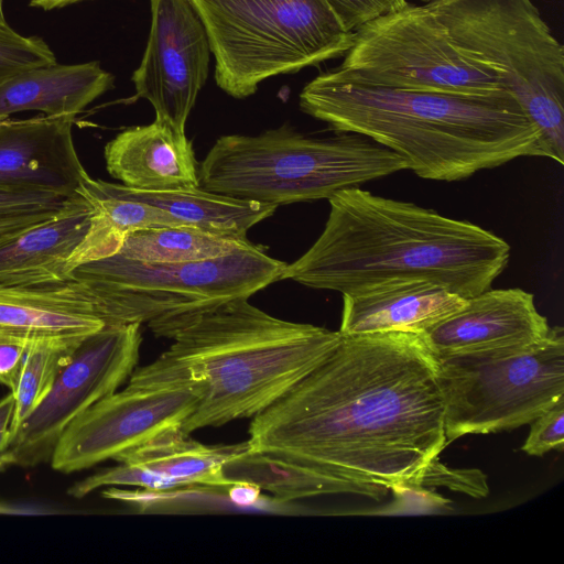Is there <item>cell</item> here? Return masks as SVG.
Masks as SVG:
<instances>
[{
    "label": "cell",
    "instance_id": "cell-8",
    "mask_svg": "<svg viewBox=\"0 0 564 564\" xmlns=\"http://www.w3.org/2000/svg\"><path fill=\"white\" fill-rule=\"evenodd\" d=\"M286 263L253 243L191 262H141L113 254L78 265L106 325L154 324L246 297L282 280Z\"/></svg>",
    "mask_w": 564,
    "mask_h": 564
},
{
    "label": "cell",
    "instance_id": "cell-30",
    "mask_svg": "<svg viewBox=\"0 0 564 564\" xmlns=\"http://www.w3.org/2000/svg\"><path fill=\"white\" fill-rule=\"evenodd\" d=\"M55 206L54 197L48 194L0 193V219L52 212Z\"/></svg>",
    "mask_w": 564,
    "mask_h": 564
},
{
    "label": "cell",
    "instance_id": "cell-15",
    "mask_svg": "<svg viewBox=\"0 0 564 564\" xmlns=\"http://www.w3.org/2000/svg\"><path fill=\"white\" fill-rule=\"evenodd\" d=\"M551 326L519 288L488 289L422 334L436 356L518 350L543 341Z\"/></svg>",
    "mask_w": 564,
    "mask_h": 564
},
{
    "label": "cell",
    "instance_id": "cell-9",
    "mask_svg": "<svg viewBox=\"0 0 564 564\" xmlns=\"http://www.w3.org/2000/svg\"><path fill=\"white\" fill-rule=\"evenodd\" d=\"M446 446L468 434L514 430L564 398V330L524 349L436 356Z\"/></svg>",
    "mask_w": 564,
    "mask_h": 564
},
{
    "label": "cell",
    "instance_id": "cell-5",
    "mask_svg": "<svg viewBox=\"0 0 564 564\" xmlns=\"http://www.w3.org/2000/svg\"><path fill=\"white\" fill-rule=\"evenodd\" d=\"M402 170H408L404 159L366 137H312L282 126L218 138L198 165V183L205 191L279 207L328 199Z\"/></svg>",
    "mask_w": 564,
    "mask_h": 564
},
{
    "label": "cell",
    "instance_id": "cell-33",
    "mask_svg": "<svg viewBox=\"0 0 564 564\" xmlns=\"http://www.w3.org/2000/svg\"><path fill=\"white\" fill-rule=\"evenodd\" d=\"M260 488L249 482H236L229 487L230 499L238 505H251L259 498Z\"/></svg>",
    "mask_w": 564,
    "mask_h": 564
},
{
    "label": "cell",
    "instance_id": "cell-16",
    "mask_svg": "<svg viewBox=\"0 0 564 564\" xmlns=\"http://www.w3.org/2000/svg\"><path fill=\"white\" fill-rule=\"evenodd\" d=\"M82 279L40 286H0V343L84 337L105 326Z\"/></svg>",
    "mask_w": 564,
    "mask_h": 564
},
{
    "label": "cell",
    "instance_id": "cell-18",
    "mask_svg": "<svg viewBox=\"0 0 564 564\" xmlns=\"http://www.w3.org/2000/svg\"><path fill=\"white\" fill-rule=\"evenodd\" d=\"M467 299L426 280H393L343 294L341 335L423 334L462 310Z\"/></svg>",
    "mask_w": 564,
    "mask_h": 564
},
{
    "label": "cell",
    "instance_id": "cell-31",
    "mask_svg": "<svg viewBox=\"0 0 564 564\" xmlns=\"http://www.w3.org/2000/svg\"><path fill=\"white\" fill-rule=\"evenodd\" d=\"M30 341L0 343V384L15 390L23 359Z\"/></svg>",
    "mask_w": 564,
    "mask_h": 564
},
{
    "label": "cell",
    "instance_id": "cell-13",
    "mask_svg": "<svg viewBox=\"0 0 564 564\" xmlns=\"http://www.w3.org/2000/svg\"><path fill=\"white\" fill-rule=\"evenodd\" d=\"M147 46L132 83L155 118L185 132L187 118L208 77L210 45L191 0H150Z\"/></svg>",
    "mask_w": 564,
    "mask_h": 564
},
{
    "label": "cell",
    "instance_id": "cell-21",
    "mask_svg": "<svg viewBox=\"0 0 564 564\" xmlns=\"http://www.w3.org/2000/svg\"><path fill=\"white\" fill-rule=\"evenodd\" d=\"M248 448V441L205 445L191 438L181 426H172L115 459L149 474L158 490L194 485L229 488L232 484L224 477L223 467Z\"/></svg>",
    "mask_w": 564,
    "mask_h": 564
},
{
    "label": "cell",
    "instance_id": "cell-19",
    "mask_svg": "<svg viewBox=\"0 0 564 564\" xmlns=\"http://www.w3.org/2000/svg\"><path fill=\"white\" fill-rule=\"evenodd\" d=\"M93 206L80 197L56 217L0 247V286H40L72 280L68 260L85 239Z\"/></svg>",
    "mask_w": 564,
    "mask_h": 564
},
{
    "label": "cell",
    "instance_id": "cell-37",
    "mask_svg": "<svg viewBox=\"0 0 564 564\" xmlns=\"http://www.w3.org/2000/svg\"><path fill=\"white\" fill-rule=\"evenodd\" d=\"M10 29L8 22L6 21L4 14H3V0H0V30H8Z\"/></svg>",
    "mask_w": 564,
    "mask_h": 564
},
{
    "label": "cell",
    "instance_id": "cell-29",
    "mask_svg": "<svg viewBox=\"0 0 564 564\" xmlns=\"http://www.w3.org/2000/svg\"><path fill=\"white\" fill-rule=\"evenodd\" d=\"M345 30L354 33L367 23L399 11L406 0H326Z\"/></svg>",
    "mask_w": 564,
    "mask_h": 564
},
{
    "label": "cell",
    "instance_id": "cell-3",
    "mask_svg": "<svg viewBox=\"0 0 564 564\" xmlns=\"http://www.w3.org/2000/svg\"><path fill=\"white\" fill-rule=\"evenodd\" d=\"M325 227L282 280L341 294L393 280H426L465 297L490 289L510 246L478 225L359 187L328 198Z\"/></svg>",
    "mask_w": 564,
    "mask_h": 564
},
{
    "label": "cell",
    "instance_id": "cell-26",
    "mask_svg": "<svg viewBox=\"0 0 564 564\" xmlns=\"http://www.w3.org/2000/svg\"><path fill=\"white\" fill-rule=\"evenodd\" d=\"M54 63L56 57L43 39L23 36L11 28L0 30V85L22 72Z\"/></svg>",
    "mask_w": 564,
    "mask_h": 564
},
{
    "label": "cell",
    "instance_id": "cell-14",
    "mask_svg": "<svg viewBox=\"0 0 564 564\" xmlns=\"http://www.w3.org/2000/svg\"><path fill=\"white\" fill-rule=\"evenodd\" d=\"M72 116L0 120V193L77 195L89 174L75 149Z\"/></svg>",
    "mask_w": 564,
    "mask_h": 564
},
{
    "label": "cell",
    "instance_id": "cell-23",
    "mask_svg": "<svg viewBox=\"0 0 564 564\" xmlns=\"http://www.w3.org/2000/svg\"><path fill=\"white\" fill-rule=\"evenodd\" d=\"M224 477L232 485L249 482L271 492L280 501H292L351 490L308 467L279 456L249 448L227 462Z\"/></svg>",
    "mask_w": 564,
    "mask_h": 564
},
{
    "label": "cell",
    "instance_id": "cell-4",
    "mask_svg": "<svg viewBox=\"0 0 564 564\" xmlns=\"http://www.w3.org/2000/svg\"><path fill=\"white\" fill-rule=\"evenodd\" d=\"M149 328L173 343L154 361L134 369L129 381L195 383L199 401L181 425L188 435L261 413L341 339L338 330L274 317L246 297Z\"/></svg>",
    "mask_w": 564,
    "mask_h": 564
},
{
    "label": "cell",
    "instance_id": "cell-34",
    "mask_svg": "<svg viewBox=\"0 0 564 564\" xmlns=\"http://www.w3.org/2000/svg\"><path fill=\"white\" fill-rule=\"evenodd\" d=\"M14 395L11 391L0 399V424L11 425L14 413Z\"/></svg>",
    "mask_w": 564,
    "mask_h": 564
},
{
    "label": "cell",
    "instance_id": "cell-11",
    "mask_svg": "<svg viewBox=\"0 0 564 564\" xmlns=\"http://www.w3.org/2000/svg\"><path fill=\"white\" fill-rule=\"evenodd\" d=\"M140 326L105 325L79 343L48 393L14 432L9 446L14 465L50 462L69 423L131 376L140 355Z\"/></svg>",
    "mask_w": 564,
    "mask_h": 564
},
{
    "label": "cell",
    "instance_id": "cell-7",
    "mask_svg": "<svg viewBox=\"0 0 564 564\" xmlns=\"http://www.w3.org/2000/svg\"><path fill=\"white\" fill-rule=\"evenodd\" d=\"M214 54L215 79L234 98L260 83L344 56L354 33L326 0H191Z\"/></svg>",
    "mask_w": 564,
    "mask_h": 564
},
{
    "label": "cell",
    "instance_id": "cell-22",
    "mask_svg": "<svg viewBox=\"0 0 564 564\" xmlns=\"http://www.w3.org/2000/svg\"><path fill=\"white\" fill-rule=\"evenodd\" d=\"M112 189L124 197L154 205L186 227L223 236L246 237L247 231L272 216L276 206L192 189L145 192L111 183Z\"/></svg>",
    "mask_w": 564,
    "mask_h": 564
},
{
    "label": "cell",
    "instance_id": "cell-32",
    "mask_svg": "<svg viewBox=\"0 0 564 564\" xmlns=\"http://www.w3.org/2000/svg\"><path fill=\"white\" fill-rule=\"evenodd\" d=\"M64 210H62V212H64ZM62 212H58V213H54V212L34 213V214L13 216V217H7V218L0 219V247L12 241L14 238L20 236L24 231H26L46 220H50V219L56 217Z\"/></svg>",
    "mask_w": 564,
    "mask_h": 564
},
{
    "label": "cell",
    "instance_id": "cell-6",
    "mask_svg": "<svg viewBox=\"0 0 564 564\" xmlns=\"http://www.w3.org/2000/svg\"><path fill=\"white\" fill-rule=\"evenodd\" d=\"M456 46L498 75L540 133L543 156L564 163V48L532 0H431Z\"/></svg>",
    "mask_w": 564,
    "mask_h": 564
},
{
    "label": "cell",
    "instance_id": "cell-35",
    "mask_svg": "<svg viewBox=\"0 0 564 564\" xmlns=\"http://www.w3.org/2000/svg\"><path fill=\"white\" fill-rule=\"evenodd\" d=\"M84 0H30V6L43 10H52L66 7Z\"/></svg>",
    "mask_w": 564,
    "mask_h": 564
},
{
    "label": "cell",
    "instance_id": "cell-1",
    "mask_svg": "<svg viewBox=\"0 0 564 564\" xmlns=\"http://www.w3.org/2000/svg\"><path fill=\"white\" fill-rule=\"evenodd\" d=\"M436 357L422 334L341 335L334 350L252 417L248 443L380 500L446 447Z\"/></svg>",
    "mask_w": 564,
    "mask_h": 564
},
{
    "label": "cell",
    "instance_id": "cell-24",
    "mask_svg": "<svg viewBox=\"0 0 564 564\" xmlns=\"http://www.w3.org/2000/svg\"><path fill=\"white\" fill-rule=\"evenodd\" d=\"M251 245L247 237L162 227L128 234L116 254L141 262H191L221 258Z\"/></svg>",
    "mask_w": 564,
    "mask_h": 564
},
{
    "label": "cell",
    "instance_id": "cell-38",
    "mask_svg": "<svg viewBox=\"0 0 564 564\" xmlns=\"http://www.w3.org/2000/svg\"><path fill=\"white\" fill-rule=\"evenodd\" d=\"M421 1H423V2L427 3V2H429V1H431V0H421Z\"/></svg>",
    "mask_w": 564,
    "mask_h": 564
},
{
    "label": "cell",
    "instance_id": "cell-27",
    "mask_svg": "<svg viewBox=\"0 0 564 564\" xmlns=\"http://www.w3.org/2000/svg\"><path fill=\"white\" fill-rule=\"evenodd\" d=\"M433 487H445L474 498H484L489 492L487 476L480 469L446 467L438 456L427 463L406 489L422 490Z\"/></svg>",
    "mask_w": 564,
    "mask_h": 564
},
{
    "label": "cell",
    "instance_id": "cell-25",
    "mask_svg": "<svg viewBox=\"0 0 564 564\" xmlns=\"http://www.w3.org/2000/svg\"><path fill=\"white\" fill-rule=\"evenodd\" d=\"M84 337H50L31 340L23 359L14 395L12 435L51 390Z\"/></svg>",
    "mask_w": 564,
    "mask_h": 564
},
{
    "label": "cell",
    "instance_id": "cell-36",
    "mask_svg": "<svg viewBox=\"0 0 564 564\" xmlns=\"http://www.w3.org/2000/svg\"><path fill=\"white\" fill-rule=\"evenodd\" d=\"M11 465V457L8 453L0 454V471L6 469ZM19 512L17 509L10 507L9 505L0 502V513H15Z\"/></svg>",
    "mask_w": 564,
    "mask_h": 564
},
{
    "label": "cell",
    "instance_id": "cell-12",
    "mask_svg": "<svg viewBox=\"0 0 564 564\" xmlns=\"http://www.w3.org/2000/svg\"><path fill=\"white\" fill-rule=\"evenodd\" d=\"M198 387L187 380L128 382L99 400L64 430L50 463L54 470H85L130 451L195 411Z\"/></svg>",
    "mask_w": 564,
    "mask_h": 564
},
{
    "label": "cell",
    "instance_id": "cell-20",
    "mask_svg": "<svg viewBox=\"0 0 564 564\" xmlns=\"http://www.w3.org/2000/svg\"><path fill=\"white\" fill-rule=\"evenodd\" d=\"M112 86L113 76L96 61L35 67L0 85V120L29 110L76 117Z\"/></svg>",
    "mask_w": 564,
    "mask_h": 564
},
{
    "label": "cell",
    "instance_id": "cell-2",
    "mask_svg": "<svg viewBox=\"0 0 564 564\" xmlns=\"http://www.w3.org/2000/svg\"><path fill=\"white\" fill-rule=\"evenodd\" d=\"M300 107L341 133L395 152L417 176L459 181L521 156H543L540 133L509 91L463 95L389 88L339 68L300 94Z\"/></svg>",
    "mask_w": 564,
    "mask_h": 564
},
{
    "label": "cell",
    "instance_id": "cell-28",
    "mask_svg": "<svg viewBox=\"0 0 564 564\" xmlns=\"http://www.w3.org/2000/svg\"><path fill=\"white\" fill-rule=\"evenodd\" d=\"M564 445V398L531 422L530 433L521 449L531 456H543Z\"/></svg>",
    "mask_w": 564,
    "mask_h": 564
},
{
    "label": "cell",
    "instance_id": "cell-17",
    "mask_svg": "<svg viewBox=\"0 0 564 564\" xmlns=\"http://www.w3.org/2000/svg\"><path fill=\"white\" fill-rule=\"evenodd\" d=\"M108 173L138 191L165 192L199 187L198 164L185 132L154 119L128 128L104 150Z\"/></svg>",
    "mask_w": 564,
    "mask_h": 564
},
{
    "label": "cell",
    "instance_id": "cell-10",
    "mask_svg": "<svg viewBox=\"0 0 564 564\" xmlns=\"http://www.w3.org/2000/svg\"><path fill=\"white\" fill-rule=\"evenodd\" d=\"M338 68L389 88L463 95L506 90L498 75L456 46L426 3H408L355 31Z\"/></svg>",
    "mask_w": 564,
    "mask_h": 564
}]
</instances>
